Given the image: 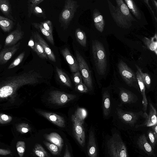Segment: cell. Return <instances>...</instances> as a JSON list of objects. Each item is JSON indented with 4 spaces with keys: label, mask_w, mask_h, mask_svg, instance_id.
Segmentation results:
<instances>
[{
    "label": "cell",
    "mask_w": 157,
    "mask_h": 157,
    "mask_svg": "<svg viewBox=\"0 0 157 157\" xmlns=\"http://www.w3.org/2000/svg\"><path fill=\"white\" fill-rule=\"evenodd\" d=\"M41 78L40 74L34 70L12 77L0 85V99L11 97L20 87L38 83Z\"/></svg>",
    "instance_id": "cell-1"
},
{
    "label": "cell",
    "mask_w": 157,
    "mask_h": 157,
    "mask_svg": "<svg viewBox=\"0 0 157 157\" xmlns=\"http://www.w3.org/2000/svg\"><path fill=\"white\" fill-rule=\"evenodd\" d=\"M116 1L117 5L115 6L107 1L111 15L117 25L122 28H128L135 19L123 0H116Z\"/></svg>",
    "instance_id": "cell-2"
},
{
    "label": "cell",
    "mask_w": 157,
    "mask_h": 157,
    "mask_svg": "<svg viewBox=\"0 0 157 157\" xmlns=\"http://www.w3.org/2000/svg\"><path fill=\"white\" fill-rule=\"evenodd\" d=\"M92 52L98 73L100 75H104L106 71L107 60L105 51L102 44L97 40L93 41Z\"/></svg>",
    "instance_id": "cell-3"
},
{
    "label": "cell",
    "mask_w": 157,
    "mask_h": 157,
    "mask_svg": "<svg viewBox=\"0 0 157 157\" xmlns=\"http://www.w3.org/2000/svg\"><path fill=\"white\" fill-rule=\"evenodd\" d=\"M108 148L111 157H128L126 146L118 134L114 135L110 138Z\"/></svg>",
    "instance_id": "cell-4"
},
{
    "label": "cell",
    "mask_w": 157,
    "mask_h": 157,
    "mask_svg": "<svg viewBox=\"0 0 157 157\" xmlns=\"http://www.w3.org/2000/svg\"><path fill=\"white\" fill-rule=\"evenodd\" d=\"M79 5L78 2L73 0H67L64 8L60 14L59 21L63 26H68L73 18Z\"/></svg>",
    "instance_id": "cell-5"
},
{
    "label": "cell",
    "mask_w": 157,
    "mask_h": 157,
    "mask_svg": "<svg viewBox=\"0 0 157 157\" xmlns=\"http://www.w3.org/2000/svg\"><path fill=\"white\" fill-rule=\"evenodd\" d=\"M75 54L78 63L79 70L80 72L84 84L90 90H93V84L91 73L86 61L78 51Z\"/></svg>",
    "instance_id": "cell-6"
},
{
    "label": "cell",
    "mask_w": 157,
    "mask_h": 157,
    "mask_svg": "<svg viewBox=\"0 0 157 157\" xmlns=\"http://www.w3.org/2000/svg\"><path fill=\"white\" fill-rule=\"evenodd\" d=\"M75 95L58 90L52 91L49 93V101L53 104L63 105L74 100Z\"/></svg>",
    "instance_id": "cell-7"
},
{
    "label": "cell",
    "mask_w": 157,
    "mask_h": 157,
    "mask_svg": "<svg viewBox=\"0 0 157 157\" xmlns=\"http://www.w3.org/2000/svg\"><path fill=\"white\" fill-rule=\"evenodd\" d=\"M118 68L121 75L128 86H132L137 82L136 75L123 61L121 60L119 62Z\"/></svg>",
    "instance_id": "cell-8"
},
{
    "label": "cell",
    "mask_w": 157,
    "mask_h": 157,
    "mask_svg": "<svg viewBox=\"0 0 157 157\" xmlns=\"http://www.w3.org/2000/svg\"><path fill=\"white\" fill-rule=\"evenodd\" d=\"M71 120L75 138L79 144L83 147L85 142V134L83 126L84 122L78 120L74 114L72 115Z\"/></svg>",
    "instance_id": "cell-9"
},
{
    "label": "cell",
    "mask_w": 157,
    "mask_h": 157,
    "mask_svg": "<svg viewBox=\"0 0 157 157\" xmlns=\"http://www.w3.org/2000/svg\"><path fill=\"white\" fill-rule=\"evenodd\" d=\"M24 35V32L22 30L21 26L18 22L16 29L9 34L6 38L4 48L16 44L18 41L23 38Z\"/></svg>",
    "instance_id": "cell-10"
},
{
    "label": "cell",
    "mask_w": 157,
    "mask_h": 157,
    "mask_svg": "<svg viewBox=\"0 0 157 157\" xmlns=\"http://www.w3.org/2000/svg\"><path fill=\"white\" fill-rule=\"evenodd\" d=\"M117 114L122 121L130 125H134L137 121L140 113H135L124 111L121 109H117Z\"/></svg>",
    "instance_id": "cell-11"
},
{
    "label": "cell",
    "mask_w": 157,
    "mask_h": 157,
    "mask_svg": "<svg viewBox=\"0 0 157 157\" xmlns=\"http://www.w3.org/2000/svg\"><path fill=\"white\" fill-rule=\"evenodd\" d=\"M37 111L40 114L57 126L61 128H63L65 126V121L63 117L51 112L40 110H38Z\"/></svg>",
    "instance_id": "cell-12"
},
{
    "label": "cell",
    "mask_w": 157,
    "mask_h": 157,
    "mask_svg": "<svg viewBox=\"0 0 157 157\" xmlns=\"http://www.w3.org/2000/svg\"><path fill=\"white\" fill-rule=\"evenodd\" d=\"M21 42L3 49L0 53V64L6 63L19 49Z\"/></svg>",
    "instance_id": "cell-13"
},
{
    "label": "cell",
    "mask_w": 157,
    "mask_h": 157,
    "mask_svg": "<svg viewBox=\"0 0 157 157\" xmlns=\"http://www.w3.org/2000/svg\"><path fill=\"white\" fill-rule=\"evenodd\" d=\"M33 35L34 39L37 40L43 48L48 59L53 62H55L56 58L53 51L40 34L37 32H34Z\"/></svg>",
    "instance_id": "cell-14"
},
{
    "label": "cell",
    "mask_w": 157,
    "mask_h": 157,
    "mask_svg": "<svg viewBox=\"0 0 157 157\" xmlns=\"http://www.w3.org/2000/svg\"><path fill=\"white\" fill-rule=\"evenodd\" d=\"M61 52L68 63L71 71L76 72L79 71L78 62L71 54L68 49L66 48L61 51Z\"/></svg>",
    "instance_id": "cell-15"
},
{
    "label": "cell",
    "mask_w": 157,
    "mask_h": 157,
    "mask_svg": "<svg viewBox=\"0 0 157 157\" xmlns=\"http://www.w3.org/2000/svg\"><path fill=\"white\" fill-rule=\"evenodd\" d=\"M137 144L139 148L149 156L156 157L153 149L148 142L145 134H142L139 136L138 139Z\"/></svg>",
    "instance_id": "cell-16"
},
{
    "label": "cell",
    "mask_w": 157,
    "mask_h": 157,
    "mask_svg": "<svg viewBox=\"0 0 157 157\" xmlns=\"http://www.w3.org/2000/svg\"><path fill=\"white\" fill-rule=\"evenodd\" d=\"M136 75L138 85L143 97L142 103L144 111L143 114L144 118L146 119L148 117V114L146 113L148 102L145 94V85L140 75L137 71L136 72Z\"/></svg>",
    "instance_id": "cell-17"
},
{
    "label": "cell",
    "mask_w": 157,
    "mask_h": 157,
    "mask_svg": "<svg viewBox=\"0 0 157 157\" xmlns=\"http://www.w3.org/2000/svg\"><path fill=\"white\" fill-rule=\"evenodd\" d=\"M149 110L147 118L140 126L151 127L157 124V111L155 108L149 100Z\"/></svg>",
    "instance_id": "cell-18"
},
{
    "label": "cell",
    "mask_w": 157,
    "mask_h": 157,
    "mask_svg": "<svg viewBox=\"0 0 157 157\" xmlns=\"http://www.w3.org/2000/svg\"><path fill=\"white\" fill-rule=\"evenodd\" d=\"M87 153L89 157H97L98 151L95 136L92 131L89 135L87 147Z\"/></svg>",
    "instance_id": "cell-19"
},
{
    "label": "cell",
    "mask_w": 157,
    "mask_h": 157,
    "mask_svg": "<svg viewBox=\"0 0 157 157\" xmlns=\"http://www.w3.org/2000/svg\"><path fill=\"white\" fill-rule=\"evenodd\" d=\"M44 136L51 143L56 145L60 151L63 145V141L59 134L56 132H52L45 134Z\"/></svg>",
    "instance_id": "cell-20"
},
{
    "label": "cell",
    "mask_w": 157,
    "mask_h": 157,
    "mask_svg": "<svg viewBox=\"0 0 157 157\" xmlns=\"http://www.w3.org/2000/svg\"><path fill=\"white\" fill-rule=\"evenodd\" d=\"M102 108L104 116H108L111 111V103L110 95L107 91H104L102 94Z\"/></svg>",
    "instance_id": "cell-21"
},
{
    "label": "cell",
    "mask_w": 157,
    "mask_h": 157,
    "mask_svg": "<svg viewBox=\"0 0 157 157\" xmlns=\"http://www.w3.org/2000/svg\"><path fill=\"white\" fill-rule=\"evenodd\" d=\"M94 25L97 30L102 33L104 30L105 21L103 17L97 10H95L93 14Z\"/></svg>",
    "instance_id": "cell-22"
},
{
    "label": "cell",
    "mask_w": 157,
    "mask_h": 157,
    "mask_svg": "<svg viewBox=\"0 0 157 157\" xmlns=\"http://www.w3.org/2000/svg\"><path fill=\"white\" fill-rule=\"evenodd\" d=\"M0 10L9 19L14 20L9 0H0Z\"/></svg>",
    "instance_id": "cell-23"
},
{
    "label": "cell",
    "mask_w": 157,
    "mask_h": 157,
    "mask_svg": "<svg viewBox=\"0 0 157 157\" xmlns=\"http://www.w3.org/2000/svg\"><path fill=\"white\" fill-rule=\"evenodd\" d=\"M143 40L145 45L149 50L157 55V36L156 33L154 36L149 38L144 37Z\"/></svg>",
    "instance_id": "cell-24"
},
{
    "label": "cell",
    "mask_w": 157,
    "mask_h": 157,
    "mask_svg": "<svg viewBox=\"0 0 157 157\" xmlns=\"http://www.w3.org/2000/svg\"><path fill=\"white\" fill-rule=\"evenodd\" d=\"M119 95L121 101L124 103H132L135 101V98L133 93L126 89H121Z\"/></svg>",
    "instance_id": "cell-25"
},
{
    "label": "cell",
    "mask_w": 157,
    "mask_h": 157,
    "mask_svg": "<svg viewBox=\"0 0 157 157\" xmlns=\"http://www.w3.org/2000/svg\"><path fill=\"white\" fill-rule=\"evenodd\" d=\"M13 20L0 15V27L5 32H9L13 28Z\"/></svg>",
    "instance_id": "cell-26"
},
{
    "label": "cell",
    "mask_w": 157,
    "mask_h": 157,
    "mask_svg": "<svg viewBox=\"0 0 157 157\" xmlns=\"http://www.w3.org/2000/svg\"><path fill=\"white\" fill-rule=\"evenodd\" d=\"M32 24L39 32H41L44 36L51 44L52 45H54V41L52 34L45 30L40 23L33 22L32 23Z\"/></svg>",
    "instance_id": "cell-27"
},
{
    "label": "cell",
    "mask_w": 157,
    "mask_h": 157,
    "mask_svg": "<svg viewBox=\"0 0 157 157\" xmlns=\"http://www.w3.org/2000/svg\"><path fill=\"white\" fill-rule=\"evenodd\" d=\"M124 1L129 11L137 18L140 20L141 18L140 12L134 1L132 0H124Z\"/></svg>",
    "instance_id": "cell-28"
},
{
    "label": "cell",
    "mask_w": 157,
    "mask_h": 157,
    "mask_svg": "<svg viewBox=\"0 0 157 157\" xmlns=\"http://www.w3.org/2000/svg\"><path fill=\"white\" fill-rule=\"evenodd\" d=\"M56 70L57 75L62 82L67 86L71 87V81L66 74L58 67H56Z\"/></svg>",
    "instance_id": "cell-29"
},
{
    "label": "cell",
    "mask_w": 157,
    "mask_h": 157,
    "mask_svg": "<svg viewBox=\"0 0 157 157\" xmlns=\"http://www.w3.org/2000/svg\"><path fill=\"white\" fill-rule=\"evenodd\" d=\"M75 35L79 43L83 47H86V37L85 33L80 29L78 28L75 30Z\"/></svg>",
    "instance_id": "cell-30"
},
{
    "label": "cell",
    "mask_w": 157,
    "mask_h": 157,
    "mask_svg": "<svg viewBox=\"0 0 157 157\" xmlns=\"http://www.w3.org/2000/svg\"><path fill=\"white\" fill-rule=\"evenodd\" d=\"M33 152L39 157H50L48 152L41 145L39 144H35L33 149Z\"/></svg>",
    "instance_id": "cell-31"
},
{
    "label": "cell",
    "mask_w": 157,
    "mask_h": 157,
    "mask_svg": "<svg viewBox=\"0 0 157 157\" xmlns=\"http://www.w3.org/2000/svg\"><path fill=\"white\" fill-rule=\"evenodd\" d=\"M35 46L34 51L42 59H48L46 54L43 48L36 40L34 39Z\"/></svg>",
    "instance_id": "cell-32"
},
{
    "label": "cell",
    "mask_w": 157,
    "mask_h": 157,
    "mask_svg": "<svg viewBox=\"0 0 157 157\" xmlns=\"http://www.w3.org/2000/svg\"><path fill=\"white\" fill-rule=\"evenodd\" d=\"M136 67L137 71L140 75L145 85L147 88H149L151 83V80L149 75L147 73H143L141 69L137 65H136Z\"/></svg>",
    "instance_id": "cell-33"
},
{
    "label": "cell",
    "mask_w": 157,
    "mask_h": 157,
    "mask_svg": "<svg viewBox=\"0 0 157 157\" xmlns=\"http://www.w3.org/2000/svg\"><path fill=\"white\" fill-rule=\"evenodd\" d=\"M44 1V0H30L28 1V17H30L34 7Z\"/></svg>",
    "instance_id": "cell-34"
},
{
    "label": "cell",
    "mask_w": 157,
    "mask_h": 157,
    "mask_svg": "<svg viewBox=\"0 0 157 157\" xmlns=\"http://www.w3.org/2000/svg\"><path fill=\"white\" fill-rule=\"evenodd\" d=\"M74 115L78 120L84 122L85 119L87 116V112L84 108H78Z\"/></svg>",
    "instance_id": "cell-35"
},
{
    "label": "cell",
    "mask_w": 157,
    "mask_h": 157,
    "mask_svg": "<svg viewBox=\"0 0 157 157\" xmlns=\"http://www.w3.org/2000/svg\"><path fill=\"white\" fill-rule=\"evenodd\" d=\"M44 144L51 152L54 155L58 154L60 150L56 145L47 141H44Z\"/></svg>",
    "instance_id": "cell-36"
},
{
    "label": "cell",
    "mask_w": 157,
    "mask_h": 157,
    "mask_svg": "<svg viewBox=\"0 0 157 157\" xmlns=\"http://www.w3.org/2000/svg\"><path fill=\"white\" fill-rule=\"evenodd\" d=\"M25 52H23L20 53L9 66L8 69H10L18 66L22 61L25 56Z\"/></svg>",
    "instance_id": "cell-37"
},
{
    "label": "cell",
    "mask_w": 157,
    "mask_h": 157,
    "mask_svg": "<svg viewBox=\"0 0 157 157\" xmlns=\"http://www.w3.org/2000/svg\"><path fill=\"white\" fill-rule=\"evenodd\" d=\"M17 150L20 157H23L25 150V143L23 141H19L16 144Z\"/></svg>",
    "instance_id": "cell-38"
},
{
    "label": "cell",
    "mask_w": 157,
    "mask_h": 157,
    "mask_svg": "<svg viewBox=\"0 0 157 157\" xmlns=\"http://www.w3.org/2000/svg\"><path fill=\"white\" fill-rule=\"evenodd\" d=\"M40 24L45 30L52 34L53 26L52 22L50 21L47 20L44 22H41Z\"/></svg>",
    "instance_id": "cell-39"
},
{
    "label": "cell",
    "mask_w": 157,
    "mask_h": 157,
    "mask_svg": "<svg viewBox=\"0 0 157 157\" xmlns=\"http://www.w3.org/2000/svg\"><path fill=\"white\" fill-rule=\"evenodd\" d=\"M148 137L150 141V144L153 149H154L157 141L154 136L152 130H149L147 132Z\"/></svg>",
    "instance_id": "cell-40"
},
{
    "label": "cell",
    "mask_w": 157,
    "mask_h": 157,
    "mask_svg": "<svg viewBox=\"0 0 157 157\" xmlns=\"http://www.w3.org/2000/svg\"><path fill=\"white\" fill-rule=\"evenodd\" d=\"M11 116L2 113H0V123L6 124L10 122L12 120Z\"/></svg>",
    "instance_id": "cell-41"
},
{
    "label": "cell",
    "mask_w": 157,
    "mask_h": 157,
    "mask_svg": "<svg viewBox=\"0 0 157 157\" xmlns=\"http://www.w3.org/2000/svg\"><path fill=\"white\" fill-rule=\"evenodd\" d=\"M17 130L23 133H26L30 130V128L27 124L22 123L19 124L17 127Z\"/></svg>",
    "instance_id": "cell-42"
},
{
    "label": "cell",
    "mask_w": 157,
    "mask_h": 157,
    "mask_svg": "<svg viewBox=\"0 0 157 157\" xmlns=\"http://www.w3.org/2000/svg\"><path fill=\"white\" fill-rule=\"evenodd\" d=\"M32 13L38 17H42L46 18L45 13L42 9L39 7L36 6L34 8Z\"/></svg>",
    "instance_id": "cell-43"
},
{
    "label": "cell",
    "mask_w": 157,
    "mask_h": 157,
    "mask_svg": "<svg viewBox=\"0 0 157 157\" xmlns=\"http://www.w3.org/2000/svg\"><path fill=\"white\" fill-rule=\"evenodd\" d=\"M74 81L75 86L81 83L82 82V79L80 73L79 71L75 72L74 74Z\"/></svg>",
    "instance_id": "cell-44"
},
{
    "label": "cell",
    "mask_w": 157,
    "mask_h": 157,
    "mask_svg": "<svg viewBox=\"0 0 157 157\" xmlns=\"http://www.w3.org/2000/svg\"><path fill=\"white\" fill-rule=\"evenodd\" d=\"M76 89L81 93H86L88 91V89L86 85L82 83L76 86Z\"/></svg>",
    "instance_id": "cell-45"
},
{
    "label": "cell",
    "mask_w": 157,
    "mask_h": 157,
    "mask_svg": "<svg viewBox=\"0 0 157 157\" xmlns=\"http://www.w3.org/2000/svg\"><path fill=\"white\" fill-rule=\"evenodd\" d=\"M28 46L34 50L35 46L34 41L32 37L30 38L29 41Z\"/></svg>",
    "instance_id": "cell-46"
},
{
    "label": "cell",
    "mask_w": 157,
    "mask_h": 157,
    "mask_svg": "<svg viewBox=\"0 0 157 157\" xmlns=\"http://www.w3.org/2000/svg\"><path fill=\"white\" fill-rule=\"evenodd\" d=\"M152 131L155 137L157 140V124H156L151 126Z\"/></svg>",
    "instance_id": "cell-47"
},
{
    "label": "cell",
    "mask_w": 157,
    "mask_h": 157,
    "mask_svg": "<svg viewBox=\"0 0 157 157\" xmlns=\"http://www.w3.org/2000/svg\"><path fill=\"white\" fill-rule=\"evenodd\" d=\"M63 157H71L67 145L66 144V148Z\"/></svg>",
    "instance_id": "cell-48"
},
{
    "label": "cell",
    "mask_w": 157,
    "mask_h": 157,
    "mask_svg": "<svg viewBox=\"0 0 157 157\" xmlns=\"http://www.w3.org/2000/svg\"><path fill=\"white\" fill-rule=\"evenodd\" d=\"M11 151L9 150L0 149V155H6L10 154Z\"/></svg>",
    "instance_id": "cell-49"
},
{
    "label": "cell",
    "mask_w": 157,
    "mask_h": 157,
    "mask_svg": "<svg viewBox=\"0 0 157 157\" xmlns=\"http://www.w3.org/2000/svg\"><path fill=\"white\" fill-rule=\"evenodd\" d=\"M144 2L146 3V4L147 5L148 7H149V8L150 9L151 12L152 13L153 15L154 16V17H155V20H156V21L157 22V18L156 17H155L154 13L153 11V10H152L151 8V6H150L149 4L148 3V0H145L144 1Z\"/></svg>",
    "instance_id": "cell-50"
},
{
    "label": "cell",
    "mask_w": 157,
    "mask_h": 157,
    "mask_svg": "<svg viewBox=\"0 0 157 157\" xmlns=\"http://www.w3.org/2000/svg\"><path fill=\"white\" fill-rule=\"evenodd\" d=\"M152 1L153 2V4L154 5H155V9H156V10H157V2L155 0H152Z\"/></svg>",
    "instance_id": "cell-51"
}]
</instances>
